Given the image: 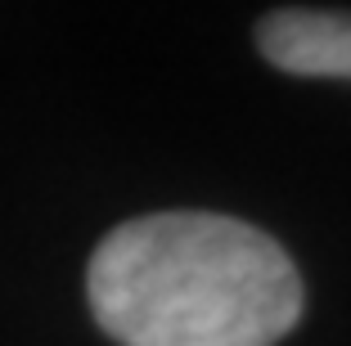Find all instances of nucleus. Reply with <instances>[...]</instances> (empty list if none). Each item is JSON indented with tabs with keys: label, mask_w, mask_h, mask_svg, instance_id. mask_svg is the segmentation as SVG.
Wrapping results in <instances>:
<instances>
[{
	"label": "nucleus",
	"mask_w": 351,
	"mask_h": 346,
	"mask_svg": "<svg viewBox=\"0 0 351 346\" xmlns=\"http://www.w3.org/2000/svg\"><path fill=\"white\" fill-rule=\"evenodd\" d=\"M90 310L122 346H275L302 315L289 252L217 212L117 225L90 256Z\"/></svg>",
	"instance_id": "1"
},
{
	"label": "nucleus",
	"mask_w": 351,
	"mask_h": 346,
	"mask_svg": "<svg viewBox=\"0 0 351 346\" xmlns=\"http://www.w3.org/2000/svg\"><path fill=\"white\" fill-rule=\"evenodd\" d=\"M257 45L293 77H351V14L275 10L261 18Z\"/></svg>",
	"instance_id": "2"
}]
</instances>
